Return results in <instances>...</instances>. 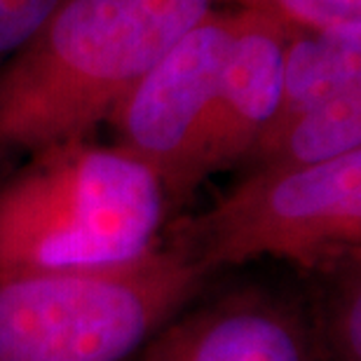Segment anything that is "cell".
Wrapping results in <instances>:
<instances>
[{
  "mask_svg": "<svg viewBox=\"0 0 361 361\" xmlns=\"http://www.w3.org/2000/svg\"><path fill=\"white\" fill-rule=\"evenodd\" d=\"M219 0H59L0 66V176L94 139L150 66Z\"/></svg>",
  "mask_w": 361,
  "mask_h": 361,
  "instance_id": "1",
  "label": "cell"
},
{
  "mask_svg": "<svg viewBox=\"0 0 361 361\" xmlns=\"http://www.w3.org/2000/svg\"><path fill=\"white\" fill-rule=\"evenodd\" d=\"M171 202L148 164L94 139L0 176V274L118 268L164 242Z\"/></svg>",
  "mask_w": 361,
  "mask_h": 361,
  "instance_id": "2",
  "label": "cell"
},
{
  "mask_svg": "<svg viewBox=\"0 0 361 361\" xmlns=\"http://www.w3.org/2000/svg\"><path fill=\"white\" fill-rule=\"evenodd\" d=\"M209 281L164 240L101 270L0 274V361H132Z\"/></svg>",
  "mask_w": 361,
  "mask_h": 361,
  "instance_id": "3",
  "label": "cell"
},
{
  "mask_svg": "<svg viewBox=\"0 0 361 361\" xmlns=\"http://www.w3.org/2000/svg\"><path fill=\"white\" fill-rule=\"evenodd\" d=\"M192 265L214 272L274 258L334 274L361 256V150L310 167L244 171L223 197L164 230Z\"/></svg>",
  "mask_w": 361,
  "mask_h": 361,
  "instance_id": "4",
  "label": "cell"
},
{
  "mask_svg": "<svg viewBox=\"0 0 361 361\" xmlns=\"http://www.w3.org/2000/svg\"><path fill=\"white\" fill-rule=\"evenodd\" d=\"M237 21L235 7L209 10L150 66L108 120L113 143L155 171L174 212L204 183L202 146Z\"/></svg>",
  "mask_w": 361,
  "mask_h": 361,
  "instance_id": "5",
  "label": "cell"
},
{
  "mask_svg": "<svg viewBox=\"0 0 361 361\" xmlns=\"http://www.w3.org/2000/svg\"><path fill=\"white\" fill-rule=\"evenodd\" d=\"M132 361H324L314 319L263 286L183 310Z\"/></svg>",
  "mask_w": 361,
  "mask_h": 361,
  "instance_id": "6",
  "label": "cell"
},
{
  "mask_svg": "<svg viewBox=\"0 0 361 361\" xmlns=\"http://www.w3.org/2000/svg\"><path fill=\"white\" fill-rule=\"evenodd\" d=\"M237 10V31L209 113L202 176L240 167L279 106L288 33L258 12Z\"/></svg>",
  "mask_w": 361,
  "mask_h": 361,
  "instance_id": "7",
  "label": "cell"
},
{
  "mask_svg": "<svg viewBox=\"0 0 361 361\" xmlns=\"http://www.w3.org/2000/svg\"><path fill=\"white\" fill-rule=\"evenodd\" d=\"M361 150V85L334 99L268 127L251 146L240 167H310Z\"/></svg>",
  "mask_w": 361,
  "mask_h": 361,
  "instance_id": "8",
  "label": "cell"
},
{
  "mask_svg": "<svg viewBox=\"0 0 361 361\" xmlns=\"http://www.w3.org/2000/svg\"><path fill=\"white\" fill-rule=\"evenodd\" d=\"M352 85H361V26L331 33H291L284 52L279 106L268 127L334 99Z\"/></svg>",
  "mask_w": 361,
  "mask_h": 361,
  "instance_id": "9",
  "label": "cell"
},
{
  "mask_svg": "<svg viewBox=\"0 0 361 361\" xmlns=\"http://www.w3.org/2000/svg\"><path fill=\"white\" fill-rule=\"evenodd\" d=\"M324 361H361V284L359 263L338 270L336 286L314 322Z\"/></svg>",
  "mask_w": 361,
  "mask_h": 361,
  "instance_id": "10",
  "label": "cell"
},
{
  "mask_svg": "<svg viewBox=\"0 0 361 361\" xmlns=\"http://www.w3.org/2000/svg\"><path fill=\"white\" fill-rule=\"evenodd\" d=\"M219 5L258 12L288 33H331L361 26V0H219Z\"/></svg>",
  "mask_w": 361,
  "mask_h": 361,
  "instance_id": "11",
  "label": "cell"
},
{
  "mask_svg": "<svg viewBox=\"0 0 361 361\" xmlns=\"http://www.w3.org/2000/svg\"><path fill=\"white\" fill-rule=\"evenodd\" d=\"M59 0H0V66L38 31Z\"/></svg>",
  "mask_w": 361,
  "mask_h": 361,
  "instance_id": "12",
  "label": "cell"
}]
</instances>
